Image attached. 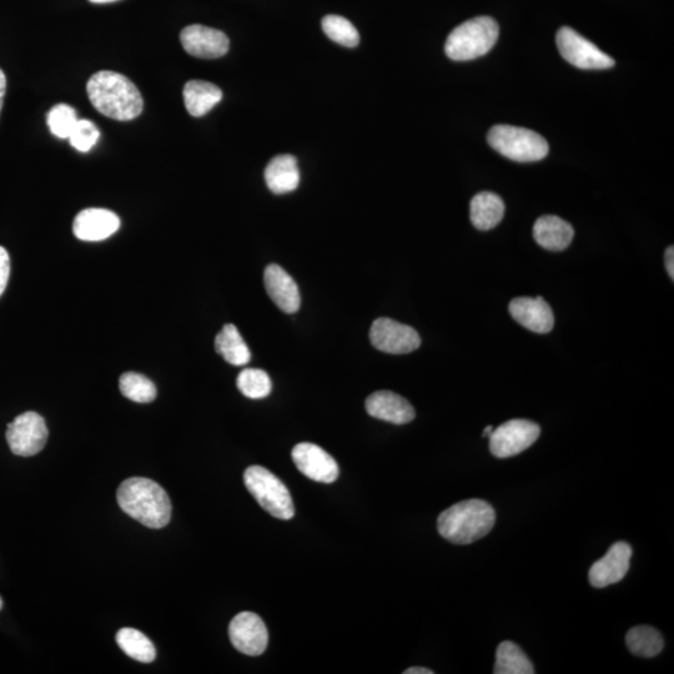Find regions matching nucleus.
Masks as SVG:
<instances>
[{"label":"nucleus","mask_w":674,"mask_h":674,"mask_svg":"<svg viewBox=\"0 0 674 674\" xmlns=\"http://www.w3.org/2000/svg\"><path fill=\"white\" fill-rule=\"evenodd\" d=\"M90 103L105 117L129 122L143 112L144 100L139 89L124 75L114 72H98L92 75L87 85Z\"/></svg>","instance_id":"nucleus-1"},{"label":"nucleus","mask_w":674,"mask_h":674,"mask_svg":"<svg viewBox=\"0 0 674 674\" xmlns=\"http://www.w3.org/2000/svg\"><path fill=\"white\" fill-rule=\"evenodd\" d=\"M118 504L134 520L149 528H163L171 518V502L167 492L157 482L132 477L119 486Z\"/></svg>","instance_id":"nucleus-2"},{"label":"nucleus","mask_w":674,"mask_h":674,"mask_svg":"<svg viewBox=\"0 0 674 674\" xmlns=\"http://www.w3.org/2000/svg\"><path fill=\"white\" fill-rule=\"evenodd\" d=\"M496 522L494 507L484 500H466L447 508L437 520L439 533L455 545H470L489 535Z\"/></svg>","instance_id":"nucleus-3"},{"label":"nucleus","mask_w":674,"mask_h":674,"mask_svg":"<svg viewBox=\"0 0 674 674\" xmlns=\"http://www.w3.org/2000/svg\"><path fill=\"white\" fill-rule=\"evenodd\" d=\"M500 28L491 17H477L452 30L445 53L455 62H467L490 52L499 39Z\"/></svg>","instance_id":"nucleus-4"},{"label":"nucleus","mask_w":674,"mask_h":674,"mask_svg":"<svg viewBox=\"0 0 674 674\" xmlns=\"http://www.w3.org/2000/svg\"><path fill=\"white\" fill-rule=\"evenodd\" d=\"M487 142L497 153L518 163L540 162L550 150L542 135L505 124L495 125L487 135Z\"/></svg>","instance_id":"nucleus-5"},{"label":"nucleus","mask_w":674,"mask_h":674,"mask_svg":"<svg viewBox=\"0 0 674 674\" xmlns=\"http://www.w3.org/2000/svg\"><path fill=\"white\" fill-rule=\"evenodd\" d=\"M244 482L246 489L271 516L279 520H291L294 517L295 506L288 487L265 467H249L245 471Z\"/></svg>","instance_id":"nucleus-6"},{"label":"nucleus","mask_w":674,"mask_h":674,"mask_svg":"<svg viewBox=\"0 0 674 674\" xmlns=\"http://www.w3.org/2000/svg\"><path fill=\"white\" fill-rule=\"evenodd\" d=\"M556 42L563 59L577 68L602 70L615 67V60L610 55L603 53L590 40L570 27L558 30Z\"/></svg>","instance_id":"nucleus-7"},{"label":"nucleus","mask_w":674,"mask_h":674,"mask_svg":"<svg viewBox=\"0 0 674 674\" xmlns=\"http://www.w3.org/2000/svg\"><path fill=\"white\" fill-rule=\"evenodd\" d=\"M48 440V427L37 412L28 411L15 417L7 430V441L14 455L30 457L39 454Z\"/></svg>","instance_id":"nucleus-8"},{"label":"nucleus","mask_w":674,"mask_h":674,"mask_svg":"<svg viewBox=\"0 0 674 674\" xmlns=\"http://www.w3.org/2000/svg\"><path fill=\"white\" fill-rule=\"evenodd\" d=\"M540 426L528 420H510L497 427L490 436L491 454L499 459L513 457L535 444Z\"/></svg>","instance_id":"nucleus-9"},{"label":"nucleus","mask_w":674,"mask_h":674,"mask_svg":"<svg viewBox=\"0 0 674 674\" xmlns=\"http://www.w3.org/2000/svg\"><path fill=\"white\" fill-rule=\"evenodd\" d=\"M370 341L376 350L392 355L410 354L421 345V337L414 328L389 318L374 321Z\"/></svg>","instance_id":"nucleus-10"},{"label":"nucleus","mask_w":674,"mask_h":674,"mask_svg":"<svg viewBox=\"0 0 674 674\" xmlns=\"http://www.w3.org/2000/svg\"><path fill=\"white\" fill-rule=\"evenodd\" d=\"M230 641L246 656L263 655L269 645V632L265 623L253 612H241L229 627Z\"/></svg>","instance_id":"nucleus-11"},{"label":"nucleus","mask_w":674,"mask_h":674,"mask_svg":"<svg viewBox=\"0 0 674 674\" xmlns=\"http://www.w3.org/2000/svg\"><path fill=\"white\" fill-rule=\"evenodd\" d=\"M291 456L301 474L310 480L321 484H333L339 477V466L334 457L318 445L303 442L294 447Z\"/></svg>","instance_id":"nucleus-12"},{"label":"nucleus","mask_w":674,"mask_h":674,"mask_svg":"<svg viewBox=\"0 0 674 674\" xmlns=\"http://www.w3.org/2000/svg\"><path fill=\"white\" fill-rule=\"evenodd\" d=\"M180 42L186 53L195 58L215 59L229 52L228 35L221 30L201 24L189 25L180 34Z\"/></svg>","instance_id":"nucleus-13"},{"label":"nucleus","mask_w":674,"mask_h":674,"mask_svg":"<svg viewBox=\"0 0 674 674\" xmlns=\"http://www.w3.org/2000/svg\"><path fill=\"white\" fill-rule=\"evenodd\" d=\"M632 547L626 542H617L605 557L593 563L588 578L596 588H605L623 580L630 570Z\"/></svg>","instance_id":"nucleus-14"},{"label":"nucleus","mask_w":674,"mask_h":674,"mask_svg":"<svg viewBox=\"0 0 674 674\" xmlns=\"http://www.w3.org/2000/svg\"><path fill=\"white\" fill-rule=\"evenodd\" d=\"M120 228L119 216L107 209H85L75 216L73 233L79 240L103 241L117 233Z\"/></svg>","instance_id":"nucleus-15"},{"label":"nucleus","mask_w":674,"mask_h":674,"mask_svg":"<svg viewBox=\"0 0 674 674\" xmlns=\"http://www.w3.org/2000/svg\"><path fill=\"white\" fill-rule=\"evenodd\" d=\"M508 310L518 324L533 333H550L555 325V315L552 313L551 306L541 296L538 298L523 296V298L513 299Z\"/></svg>","instance_id":"nucleus-16"},{"label":"nucleus","mask_w":674,"mask_h":674,"mask_svg":"<svg viewBox=\"0 0 674 674\" xmlns=\"http://www.w3.org/2000/svg\"><path fill=\"white\" fill-rule=\"evenodd\" d=\"M266 293L275 305L286 314H295L301 305L300 291L295 280L279 265L271 264L265 269Z\"/></svg>","instance_id":"nucleus-17"},{"label":"nucleus","mask_w":674,"mask_h":674,"mask_svg":"<svg viewBox=\"0 0 674 674\" xmlns=\"http://www.w3.org/2000/svg\"><path fill=\"white\" fill-rule=\"evenodd\" d=\"M366 411L377 420L395 425L409 424L416 415L409 401L391 391H377L367 397Z\"/></svg>","instance_id":"nucleus-18"},{"label":"nucleus","mask_w":674,"mask_h":674,"mask_svg":"<svg viewBox=\"0 0 674 674\" xmlns=\"http://www.w3.org/2000/svg\"><path fill=\"white\" fill-rule=\"evenodd\" d=\"M572 225L555 215L541 216L533 226V238L543 249L562 251L572 243Z\"/></svg>","instance_id":"nucleus-19"},{"label":"nucleus","mask_w":674,"mask_h":674,"mask_svg":"<svg viewBox=\"0 0 674 674\" xmlns=\"http://www.w3.org/2000/svg\"><path fill=\"white\" fill-rule=\"evenodd\" d=\"M265 181L271 193L276 195L288 194L298 189L300 184L298 160L290 154L278 155L266 167Z\"/></svg>","instance_id":"nucleus-20"},{"label":"nucleus","mask_w":674,"mask_h":674,"mask_svg":"<svg viewBox=\"0 0 674 674\" xmlns=\"http://www.w3.org/2000/svg\"><path fill=\"white\" fill-rule=\"evenodd\" d=\"M184 103L191 117L208 114L223 99V92L216 85L203 80H190L184 87Z\"/></svg>","instance_id":"nucleus-21"},{"label":"nucleus","mask_w":674,"mask_h":674,"mask_svg":"<svg viewBox=\"0 0 674 674\" xmlns=\"http://www.w3.org/2000/svg\"><path fill=\"white\" fill-rule=\"evenodd\" d=\"M470 215L475 228L484 231L494 229L504 219V200L490 191H482L472 199Z\"/></svg>","instance_id":"nucleus-22"},{"label":"nucleus","mask_w":674,"mask_h":674,"mask_svg":"<svg viewBox=\"0 0 674 674\" xmlns=\"http://www.w3.org/2000/svg\"><path fill=\"white\" fill-rule=\"evenodd\" d=\"M215 350L226 362L233 366L248 365L251 352L248 345L233 324L225 325L215 337Z\"/></svg>","instance_id":"nucleus-23"},{"label":"nucleus","mask_w":674,"mask_h":674,"mask_svg":"<svg viewBox=\"0 0 674 674\" xmlns=\"http://www.w3.org/2000/svg\"><path fill=\"white\" fill-rule=\"evenodd\" d=\"M626 643L633 655L643 658L656 657L665 647L661 633L650 626L633 627L627 633Z\"/></svg>","instance_id":"nucleus-24"},{"label":"nucleus","mask_w":674,"mask_h":674,"mask_svg":"<svg viewBox=\"0 0 674 674\" xmlns=\"http://www.w3.org/2000/svg\"><path fill=\"white\" fill-rule=\"evenodd\" d=\"M495 674H533L535 668L516 643L505 641L497 647Z\"/></svg>","instance_id":"nucleus-25"},{"label":"nucleus","mask_w":674,"mask_h":674,"mask_svg":"<svg viewBox=\"0 0 674 674\" xmlns=\"http://www.w3.org/2000/svg\"><path fill=\"white\" fill-rule=\"evenodd\" d=\"M117 643L125 655L135 661L150 663L157 657V650L152 641L135 628H122L118 632Z\"/></svg>","instance_id":"nucleus-26"},{"label":"nucleus","mask_w":674,"mask_h":674,"mask_svg":"<svg viewBox=\"0 0 674 674\" xmlns=\"http://www.w3.org/2000/svg\"><path fill=\"white\" fill-rule=\"evenodd\" d=\"M120 391L127 399L139 404H148L157 399V387L148 377L137 374V372H125L120 377Z\"/></svg>","instance_id":"nucleus-27"},{"label":"nucleus","mask_w":674,"mask_h":674,"mask_svg":"<svg viewBox=\"0 0 674 674\" xmlns=\"http://www.w3.org/2000/svg\"><path fill=\"white\" fill-rule=\"evenodd\" d=\"M236 385L241 394L251 400L265 399L273 390V382L264 370L245 369L240 372Z\"/></svg>","instance_id":"nucleus-28"},{"label":"nucleus","mask_w":674,"mask_h":674,"mask_svg":"<svg viewBox=\"0 0 674 674\" xmlns=\"http://www.w3.org/2000/svg\"><path fill=\"white\" fill-rule=\"evenodd\" d=\"M321 25L324 33L342 47L355 48L360 43V35L354 24L340 15H326Z\"/></svg>","instance_id":"nucleus-29"},{"label":"nucleus","mask_w":674,"mask_h":674,"mask_svg":"<svg viewBox=\"0 0 674 674\" xmlns=\"http://www.w3.org/2000/svg\"><path fill=\"white\" fill-rule=\"evenodd\" d=\"M78 120L77 112L68 104L55 105L47 117L50 132L60 139L69 138Z\"/></svg>","instance_id":"nucleus-30"},{"label":"nucleus","mask_w":674,"mask_h":674,"mask_svg":"<svg viewBox=\"0 0 674 674\" xmlns=\"http://www.w3.org/2000/svg\"><path fill=\"white\" fill-rule=\"evenodd\" d=\"M99 137L97 125L90 120L79 119L68 139L75 150L88 153L97 144Z\"/></svg>","instance_id":"nucleus-31"},{"label":"nucleus","mask_w":674,"mask_h":674,"mask_svg":"<svg viewBox=\"0 0 674 674\" xmlns=\"http://www.w3.org/2000/svg\"><path fill=\"white\" fill-rule=\"evenodd\" d=\"M10 275V259L8 251L0 246V296L3 295L5 288H7Z\"/></svg>","instance_id":"nucleus-32"},{"label":"nucleus","mask_w":674,"mask_h":674,"mask_svg":"<svg viewBox=\"0 0 674 674\" xmlns=\"http://www.w3.org/2000/svg\"><path fill=\"white\" fill-rule=\"evenodd\" d=\"M666 268L668 271V274H670L671 279L674 280V249L673 246H670L666 250Z\"/></svg>","instance_id":"nucleus-33"},{"label":"nucleus","mask_w":674,"mask_h":674,"mask_svg":"<svg viewBox=\"0 0 674 674\" xmlns=\"http://www.w3.org/2000/svg\"><path fill=\"white\" fill-rule=\"evenodd\" d=\"M5 90H7V78H5L3 70L0 69V112H2L3 108Z\"/></svg>","instance_id":"nucleus-34"},{"label":"nucleus","mask_w":674,"mask_h":674,"mask_svg":"<svg viewBox=\"0 0 674 674\" xmlns=\"http://www.w3.org/2000/svg\"><path fill=\"white\" fill-rule=\"evenodd\" d=\"M404 674H434V671L424 667H412L409 668V670H406Z\"/></svg>","instance_id":"nucleus-35"},{"label":"nucleus","mask_w":674,"mask_h":674,"mask_svg":"<svg viewBox=\"0 0 674 674\" xmlns=\"http://www.w3.org/2000/svg\"><path fill=\"white\" fill-rule=\"evenodd\" d=\"M89 2L94 4H108L118 2V0H89Z\"/></svg>","instance_id":"nucleus-36"},{"label":"nucleus","mask_w":674,"mask_h":674,"mask_svg":"<svg viewBox=\"0 0 674 674\" xmlns=\"http://www.w3.org/2000/svg\"><path fill=\"white\" fill-rule=\"evenodd\" d=\"M492 432H494V427L492 426H487L485 431H484V436H491Z\"/></svg>","instance_id":"nucleus-37"},{"label":"nucleus","mask_w":674,"mask_h":674,"mask_svg":"<svg viewBox=\"0 0 674 674\" xmlns=\"http://www.w3.org/2000/svg\"><path fill=\"white\" fill-rule=\"evenodd\" d=\"M3 605H4V603H3L2 597H0V610H2Z\"/></svg>","instance_id":"nucleus-38"}]
</instances>
